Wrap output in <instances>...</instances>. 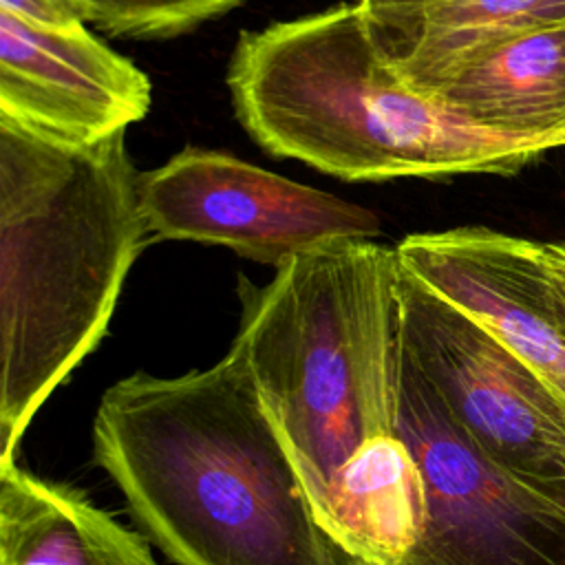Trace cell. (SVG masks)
Segmentation results:
<instances>
[{
  "label": "cell",
  "mask_w": 565,
  "mask_h": 565,
  "mask_svg": "<svg viewBox=\"0 0 565 565\" xmlns=\"http://www.w3.org/2000/svg\"><path fill=\"white\" fill-rule=\"evenodd\" d=\"M399 260L375 241H331L267 285L238 276L232 342L322 525L377 565H399L422 523V481L397 430Z\"/></svg>",
  "instance_id": "obj_1"
},
{
  "label": "cell",
  "mask_w": 565,
  "mask_h": 565,
  "mask_svg": "<svg viewBox=\"0 0 565 565\" xmlns=\"http://www.w3.org/2000/svg\"><path fill=\"white\" fill-rule=\"evenodd\" d=\"M93 459L177 565H377L318 519L236 347L207 369L110 384Z\"/></svg>",
  "instance_id": "obj_2"
},
{
  "label": "cell",
  "mask_w": 565,
  "mask_h": 565,
  "mask_svg": "<svg viewBox=\"0 0 565 565\" xmlns=\"http://www.w3.org/2000/svg\"><path fill=\"white\" fill-rule=\"evenodd\" d=\"M126 132L68 148L0 117V466L106 335L146 247Z\"/></svg>",
  "instance_id": "obj_3"
},
{
  "label": "cell",
  "mask_w": 565,
  "mask_h": 565,
  "mask_svg": "<svg viewBox=\"0 0 565 565\" xmlns=\"http://www.w3.org/2000/svg\"><path fill=\"white\" fill-rule=\"evenodd\" d=\"M225 84L267 154L342 181L512 174L565 146L486 130L413 90L358 2L241 31Z\"/></svg>",
  "instance_id": "obj_4"
},
{
  "label": "cell",
  "mask_w": 565,
  "mask_h": 565,
  "mask_svg": "<svg viewBox=\"0 0 565 565\" xmlns=\"http://www.w3.org/2000/svg\"><path fill=\"white\" fill-rule=\"evenodd\" d=\"M397 302L399 355L490 461L565 510V408L545 382L402 265Z\"/></svg>",
  "instance_id": "obj_5"
},
{
  "label": "cell",
  "mask_w": 565,
  "mask_h": 565,
  "mask_svg": "<svg viewBox=\"0 0 565 565\" xmlns=\"http://www.w3.org/2000/svg\"><path fill=\"white\" fill-rule=\"evenodd\" d=\"M397 430L422 481L399 565H565V510L490 461L402 355Z\"/></svg>",
  "instance_id": "obj_6"
},
{
  "label": "cell",
  "mask_w": 565,
  "mask_h": 565,
  "mask_svg": "<svg viewBox=\"0 0 565 565\" xmlns=\"http://www.w3.org/2000/svg\"><path fill=\"white\" fill-rule=\"evenodd\" d=\"M139 205L150 241L221 245L274 269L324 243L382 232L358 203L210 148H183L141 172Z\"/></svg>",
  "instance_id": "obj_7"
},
{
  "label": "cell",
  "mask_w": 565,
  "mask_h": 565,
  "mask_svg": "<svg viewBox=\"0 0 565 565\" xmlns=\"http://www.w3.org/2000/svg\"><path fill=\"white\" fill-rule=\"evenodd\" d=\"M148 75L86 26L46 29L0 13V117L51 143L82 148L141 121Z\"/></svg>",
  "instance_id": "obj_8"
},
{
  "label": "cell",
  "mask_w": 565,
  "mask_h": 565,
  "mask_svg": "<svg viewBox=\"0 0 565 565\" xmlns=\"http://www.w3.org/2000/svg\"><path fill=\"white\" fill-rule=\"evenodd\" d=\"M402 269L514 351L565 408V329L547 291L543 243L488 227L408 234Z\"/></svg>",
  "instance_id": "obj_9"
},
{
  "label": "cell",
  "mask_w": 565,
  "mask_h": 565,
  "mask_svg": "<svg viewBox=\"0 0 565 565\" xmlns=\"http://www.w3.org/2000/svg\"><path fill=\"white\" fill-rule=\"evenodd\" d=\"M408 86L486 130L565 143V24L519 35Z\"/></svg>",
  "instance_id": "obj_10"
},
{
  "label": "cell",
  "mask_w": 565,
  "mask_h": 565,
  "mask_svg": "<svg viewBox=\"0 0 565 565\" xmlns=\"http://www.w3.org/2000/svg\"><path fill=\"white\" fill-rule=\"evenodd\" d=\"M0 565H159L150 539L73 486L0 466Z\"/></svg>",
  "instance_id": "obj_11"
},
{
  "label": "cell",
  "mask_w": 565,
  "mask_h": 565,
  "mask_svg": "<svg viewBox=\"0 0 565 565\" xmlns=\"http://www.w3.org/2000/svg\"><path fill=\"white\" fill-rule=\"evenodd\" d=\"M366 24L393 68L417 84L519 35L563 26L565 0H433Z\"/></svg>",
  "instance_id": "obj_12"
},
{
  "label": "cell",
  "mask_w": 565,
  "mask_h": 565,
  "mask_svg": "<svg viewBox=\"0 0 565 565\" xmlns=\"http://www.w3.org/2000/svg\"><path fill=\"white\" fill-rule=\"evenodd\" d=\"M88 22L110 35L135 40H166L216 20L245 0H79Z\"/></svg>",
  "instance_id": "obj_13"
},
{
  "label": "cell",
  "mask_w": 565,
  "mask_h": 565,
  "mask_svg": "<svg viewBox=\"0 0 565 565\" xmlns=\"http://www.w3.org/2000/svg\"><path fill=\"white\" fill-rule=\"evenodd\" d=\"M0 13L46 29H75L88 22L79 0H0Z\"/></svg>",
  "instance_id": "obj_14"
},
{
  "label": "cell",
  "mask_w": 565,
  "mask_h": 565,
  "mask_svg": "<svg viewBox=\"0 0 565 565\" xmlns=\"http://www.w3.org/2000/svg\"><path fill=\"white\" fill-rule=\"evenodd\" d=\"M543 265L552 309L565 329V243H543Z\"/></svg>",
  "instance_id": "obj_15"
},
{
  "label": "cell",
  "mask_w": 565,
  "mask_h": 565,
  "mask_svg": "<svg viewBox=\"0 0 565 565\" xmlns=\"http://www.w3.org/2000/svg\"><path fill=\"white\" fill-rule=\"evenodd\" d=\"M433 0H358V7L366 18H380V15H391L408 9H417L422 4H428Z\"/></svg>",
  "instance_id": "obj_16"
}]
</instances>
